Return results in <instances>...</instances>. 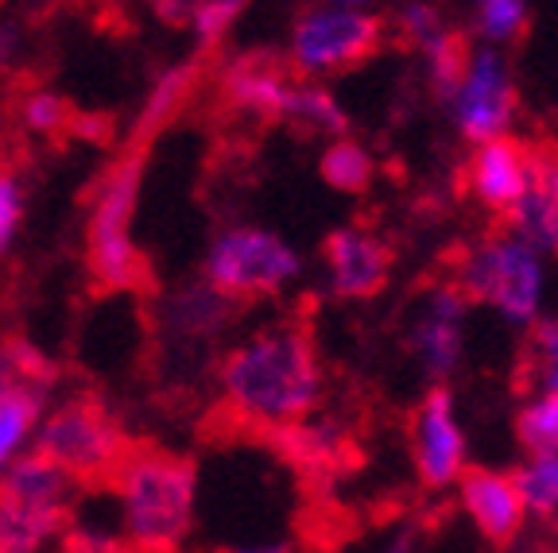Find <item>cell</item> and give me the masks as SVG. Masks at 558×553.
Wrapping results in <instances>:
<instances>
[{
	"instance_id": "cell-34",
	"label": "cell",
	"mask_w": 558,
	"mask_h": 553,
	"mask_svg": "<svg viewBox=\"0 0 558 553\" xmlns=\"http://www.w3.org/2000/svg\"><path fill=\"white\" fill-rule=\"evenodd\" d=\"M167 27H183L191 24V12H194V0H144Z\"/></svg>"
},
{
	"instance_id": "cell-26",
	"label": "cell",
	"mask_w": 558,
	"mask_h": 553,
	"mask_svg": "<svg viewBox=\"0 0 558 553\" xmlns=\"http://www.w3.org/2000/svg\"><path fill=\"white\" fill-rule=\"evenodd\" d=\"M515 438L532 453L558 445V391H543L532 407H523L515 418Z\"/></svg>"
},
{
	"instance_id": "cell-38",
	"label": "cell",
	"mask_w": 558,
	"mask_h": 553,
	"mask_svg": "<svg viewBox=\"0 0 558 553\" xmlns=\"http://www.w3.org/2000/svg\"><path fill=\"white\" fill-rule=\"evenodd\" d=\"M388 553H411V530H403V534L388 545Z\"/></svg>"
},
{
	"instance_id": "cell-14",
	"label": "cell",
	"mask_w": 558,
	"mask_h": 553,
	"mask_svg": "<svg viewBox=\"0 0 558 553\" xmlns=\"http://www.w3.org/2000/svg\"><path fill=\"white\" fill-rule=\"evenodd\" d=\"M330 286L341 298H376L392 275V251L365 229H333L326 236Z\"/></svg>"
},
{
	"instance_id": "cell-29",
	"label": "cell",
	"mask_w": 558,
	"mask_h": 553,
	"mask_svg": "<svg viewBox=\"0 0 558 553\" xmlns=\"http://www.w3.org/2000/svg\"><path fill=\"white\" fill-rule=\"evenodd\" d=\"M427 62H430V86H435V94L442 97V101H453V94H458V86H462V78H465V66H470L465 39L453 35L450 44L430 54Z\"/></svg>"
},
{
	"instance_id": "cell-10",
	"label": "cell",
	"mask_w": 558,
	"mask_h": 553,
	"mask_svg": "<svg viewBox=\"0 0 558 553\" xmlns=\"http://www.w3.org/2000/svg\"><path fill=\"white\" fill-rule=\"evenodd\" d=\"M264 441L279 457L288 460L306 484H333L349 468H357V450L341 426L333 422H283V426H268Z\"/></svg>"
},
{
	"instance_id": "cell-31",
	"label": "cell",
	"mask_w": 558,
	"mask_h": 553,
	"mask_svg": "<svg viewBox=\"0 0 558 553\" xmlns=\"http://www.w3.org/2000/svg\"><path fill=\"white\" fill-rule=\"evenodd\" d=\"M523 20H527L523 0H481V32L488 39H497V44L520 35Z\"/></svg>"
},
{
	"instance_id": "cell-35",
	"label": "cell",
	"mask_w": 558,
	"mask_h": 553,
	"mask_svg": "<svg viewBox=\"0 0 558 553\" xmlns=\"http://www.w3.org/2000/svg\"><path fill=\"white\" fill-rule=\"evenodd\" d=\"M12 54H16V32H12V27L4 24V20H0V70L9 66Z\"/></svg>"
},
{
	"instance_id": "cell-16",
	"label": "cell",
	"mask_w": 558,
	"mask_h": 553,
	"mask_svg": "<svg viewBox=\"0 0 558 553\" xmlns=\"http://www.w3.org/2000/svg\"><path fill=\"white\" fill-rule=\"evenodd\" d=\"M458 480H462V503L481 527V534L497 545L512 542L523 527V503L512 476L493 472V468H470Z\"/></svg>"
},
{
	"instance_id": "cell-1",
	"label": "cell",
	"mask_w": 558,
	"mask_h": 553,
	"mask_svg": "<svg viewBox=\"0 0 558 553\" xmlns=\"http://www.w3.org/2000/svg\"><path fill=\"white\" fill-rule=\"evenodd\" d=\"M221 388L229 410L256 430L299 422L323 391L311 333L303 325H276L233 348L221 364Z\"/></svg>"
},
{
	"instance_id": "cell-23",
	"label": "cell",
	"mask_w": 558,
	"mask_h": 553,
	"mask_svg": "<svg viewBox=\"0 0 558 553\" xmlns=\"http://www.w3.org/2000/svg\"><path fill=\"white\" fill-rule=\"evenodd\" d=\"M512 484H515V492H520L523 507L550 515V511L558 507V445L535 453L532 465L512 476Z\"/></svg>"
},
{
	"instance_id": "cell-24",
	"label": "cell",
	"mask_w": 558,
	"mask_h": 553,
	"mask_svg": "<svg viewBox=\"0 0 558 553\" xmlns=\"http://www.w3.org/2000/svg\"><path fill=\"white\" fill-rule=\"evenodd\" d=\"M0 372L20 383H32V388H44V391H51V383L59 380V368H54L51 356L24 337H9L0 345Z\"/></svg>"
},
{
	"instance_id": "cell-25",
	"label": "cell",
	"mask_w": 558,
	"mask_h": 553,
	"mask_svg": "<svg viewBox=\"0 0 558 553\" xmlns=\"http://www.w3.org/2000/svg\"><path fill=\"white\" fill-rule=\"evenodd\" d=\"M400 27H403V35H408L411 44L427 54V59L435 51H442V47L453 39V32L446 27L442 12H438L430 0H408V4H403V12H400Z\"/></svg>"
},
{
	"instance_id": "cell-15",
	"label": "cell",
	"mask_w": 558,
	"mask_h": 553,
	"mask_svg": "<svg viewBox=\"0 0 558 553\" xmlns=\"http://www.w3.org/2000/svg\"><path fill=\"white\" fill-rule=\"evenodd\" d=\"M465 294L458 286H438L430 294L427 310L418 314L411 329V348L423 360L430 376H450L458 356H462V325H465Z\"/></svg>"
},
{
	"instance_id": "cell-9",
	"label": "cell",
	"mask_w": 558,
	"mask_h": 553,
	"mask_svg": "<svg viewBox=\"0 0 558 553\" xmlns=\"http://www.w3.org/2000/svg\"><path fill=\"white\" fill-rule=\"evenodd\" d=\"M450 105L462 136L473 139V144H488V139L508 136V124L515 116V86L505 59L493 47L473 51L470 66H465V78Z\"/></svg>"
},
{
	"instance_id": "cell-22",
	"label": "cell",
	"mask_w": 558,
	"mask_h": 553,
	"mask_svg": "<svg viewBox=\"0 0 558 553\" xmlns=\"http://www.w3.org/2000/svg\"><path fill=\"white\" fill-rule=\"evenodd\" d=\"M318 171H323V179L330 182L333 191L361 194V191H368V182H373V156H368L361 144H353V139L341 136L323 151Z\"/></svg>"
},
{
	"instance_id": "cell-6",
	"label": "cell",
	"mask_w": 558,
	"mask_h": 553,
	"mask_svg": "<svg viewBox=\"0 0 558 553\" xmlns=\"http://www.w3.org/2000/svg\"><path fill=\"white\" fill-rule=\"evenodd\" d=\"M453 286L465 294V303H488L512 325H532L543 303L539 251H532L515 236L485 241L462 260Z\"/></svg>"
},
{
	"instance_id": "cell-17",
	"label": "cell",
	"mask_w": 558,
	"mask_h": 553,
	"mask_svg": "<svg viewBox=\"0 0 558 553\" xmlns=\"http://www.w3.org/2000/svg\"><path fill=\"white\" fill-rule=\"evenodd\" d=\"M527 171H532V147L512 136L488 139V144L477 147V156H473V171H470L473 194L488 209H505L508 213V206L523 194Z\"/></svg>"
},
{
	"instance_id": "cell-32",
	"label": "cell",
	"mask_w": 558,
	"mask_h": 553,
	"mask_svg": "<svg viewBox=\"0 0 558 553\" xmlns=\"http://www.w3.org/2000/svg\"><path fill=\"white\" fill-rule=\"evenodd\" d=\"M24 221V186L12 171H0V256L12 248Z\"/></svg>"
},
{
	"instance_id": "cell-4",
	"label": "cell",
	"mask_w": 558,
	"mask_h": 553,
	"mask_svg": "<svg viewBox=\"0 0 558 553\" xmlns=\"http://www.w3.org/2000/svg\"><path fill=\"white\" fill-rule=\"evenodd\" d=\"M132 445L136 441L129 438L121 418L97 395L66 398L35 438V453L51 460L62 476H70L74 488H109V492Z\"/></svg>"
},
{
	"instance_id": "cell-33",
	"label": "cell",
	"mask_w": 558,
	"mask_h": 553,
	"mask_svg": "<svg viewBox=\"0 0 558 553\" xmlns=\"http://www.w3.org/2000/svg\"><path fill=\"white\" fill-rule=\"evenodd\" d=\"M59 553H140V550L129 538H113V534H101V530H86V527H66L62 530Z\"/></svg>"
},
{
	"instance_id": "cell-3",
	"label": "cell",
	"mask_w": 558,
	"mask_h": 553,
	"mask_svg": "<svg viewBox=\"0 0 558 553\" xmlns=\"http://www.w3.org/2000/svg\"><path fill=\"white\" fill-rule=\"evenodd\" d=\"M148 147L132 144L121 159L105 167L94 186V206L86 221V260L97 291H140L148 286V263L132 244L140 182H144Z\"/></svg>"
},
{
	"instance_id": "cell-18",
	"label": "cell",
	"mask_w": 558,
	"mask_h": 553,
	"mask_svg": "<svg viewBox=\"0 0 558 553\" xmlns=\"http://www.w3.org/2000/svg\"><path fill=\"white\" fill-rule=\"evenodd\" d=\"M233 306H236L233 298H226V294L214 291V286L202 279V283L183 286V291H174L171 298H167L163 318L174 337L206 341L226 329V321L233 318Z\"/></svg>"
},
{
	"instance_id": "cell-2",
	"label": "cell",
	"mask_w": 558,
	"mask_h": 553,
	"mask_svg": "<svg viewBox=\"0 0 558 553\" xmlns=\"http://www.w3.org/2000/svg\"><path fill=\"white\" fill-rule=\"evenodd\" d=\"M194 460L136 441L117 472L113 492L124 500L129 542L140 553H179L194 515Z\"/></svg>"
},
{
	"instance_id": "cell-12",
	"label": "cell",
	"mask_w": 558,
	"mask_h": 553,
	"mask_svg": "<svg viewBox=\"0 0 558 553\" xmlns=\"http://www.w3.org/2000/svg\"><path fill=\"white\" fill-rule=\"evenodd\" d=\"M415 465L423 484L446 488L465 472V438L453 418V395L435 388L415 415Z\"/></svg>"
},
{
	"instance_id": "cell-21",
	"label": "cell",
	"mask_w": 558,
	"mask_h": 553,
	"mask_svg": "<svg viewBox=\"0 0 558 553\" xmlns=\"http://www.w3.org/2000/svg\"><path fill=\"white\" fill-rule=\"evenodd\" d=\"M283 121L299 124V128L314 132V136H338L341 139L349 132L345 109L333 101L330 89H318V86H291Z\"/></svg>"
},
{
	"instance_id": "cell-7",
	"label": "cell",
	"mask_w": 558,
	"mask_h": 553,
	"mask_svg": "<svg viewBox=\"0 0 558 553\" xmlns=\"http://www.w3.org/2000/svg\"><path fill=\"white\" fill-rule=\"evenodd\" d=\"M303 275V260L288 241L264 229H226L209 244L206 283L233 303L244 298H268Z\"/></svg>"
},
{
	"instance_id": "cell-13",
	"label": "cell",
	"mask_w": 558,
	"mask_h": 553,
	"mask_svg": "<svg viewBox=\"0 0 558 553\" xmlns=\"http://www.w3.org/2000/svg\"><path fill=\"white\" fill-rule=\"evenodd\" d=\"M508 225L532 251H558V147H532V171L508 206Z\"/></svg>"
},
{
	"instance_id": "cell-37",
	"label": "cell",
	"mask_w": 558,
	"mask_h": 553,
	"mask_svg": "<svg viewBox=\"0 0 558 553\" xmlns=\"http://www.w3.org/2000/svg\"><path fill=\"white\" fill-rule=\"evenodd\" d=\"M214 553H291L288 545H256V550H214Z\"/></svg>"
},
{
	"instance_id": "cell-30",
	"label": "cell",
	"mask_w": 558,
	"mask_h": 553,
	"mask_svg": "<svg viewBox=\"0 0 558 553\" xmlns=\"http://www.w3.org/2000/svg\"><path fill=\"white\" fill-rule=\"evenodd\" d=\"M532 368L543 391H558V318L539 321L532 333Z\"/></svg>"
},
{
	"instance_id": "cell-36",
	"label": "cell",
	"mask_w": 558,
	"mask_h": 553,
	"mask_svg": "<svg viewBox=\"0 0 558 553\" xmlns=\"http://www.w3.org/2000/svg\"><path fill=\"white\" fill-rule=\"evenodd\" d=\"M333 9H349V12H365L368 4H376V0H330Z\"/></svg>"
},
{
	"instance_id": "cell-19",
	"label": "cell",
	"mask_w": 558,
	"mask_h": 553,
	"mask_svg": "<svg viewBox=\"0 0 558 553\" xmlns=\"http://www.w3.org/2000/svg\"><path fill=\"white\" fill-rule=\"evenodd\" d=\"M198 78H202V59L179 62V66L163 70V74H159V82L151 86V94H148V101H144V109H140V116H136V128H132V144L148 147L151 139H156L159 132H163L167 124L174 121V116L183 113L186 101H191L194 89H198Z\"/></svg>"
},
{
	"instance_id": "cell-11",
	"label": "cell",
	"mask_w": 558,
	"mask_h": 553,
	"mask_svg": "<svg viewBox=\"0 0 558 553\" xmlns=\"http://www.w3.org/2000/svg\"><path fill=\"white\" fill-rule=\"evenodd\" d=\"M288 62L271 51H244L221 66V97L229 109L256 121H283L291 97Z\"/></svg>"
},
{
	"instance_id": "cell-20",
	"label": "cell",
	"mask_w": 558,
	"mask_h": 553,
	"mask_svg": "<svg viewBox=\"0 0 558 553\" xmlns=\"http://www.w3.org/2000/svg\"><path fill=\"white\" fill-rule=\"evenodd\" d=\"M44 398V388H32V383H20L0 372V472L16 460L20 445L27 441L32 426L39 422Z\"/></svg>"
},
{
	"instance_id": "cell-28",
	"label": "cell",
	"mask_w": 558,
	"mask_h": 553,
	"mask_svg": "<svg viewBox=\"0 0 558 553\" xmlns=\"http://www.w3.org/2000/svg\"><path fill=\"white\" fill-rule=\"evenodd\" d=\"M244 9H248V0H194L191 27H194V35H198L202 51L218 47L229 27L241 20Z\"/></svg>"
},
{
	"instance_id": "cell-27",
	"label": "cell",
	"mask_w": 558,
	"mask_h": 553,
	"mask_svg": "<svg viewBox=\"0 0 558 553\" xmlns=\"http://www.w3.org/2000/svg\"><path fill=\"white\" fill-rule=\"evenodd\" d=\"M20 121L32 132H39V136L59 139L66 128H74V109L59 94H51V89H35L20 105Z\"/></svg>"
},
{
	"instance_id": "cell-5",
	"label": "cell",
	"mask_w": 558,
	"mask_h": 553,
	"mask_svg": "<svg viewBox=\"0 0 558 553\" xmlns=\"http://www.w3.org/2000/svg\"><path fill=\"white\" fill-rule=\"evenodd\" d=\"M74 480L39 453L12 460L0 480V553H35L70 527Z\"/></svg>"
},
{
	"instance_id": "cell-8",
	"label": "cell",
	"mask_w": 558,
	"mask_h": 553,
	"mask_svg": "<svg viewBox=\"0 0 558 553\" xmlns=\"http://www.w3.org/2000/svg\"><path fill=\"white\" fill-rule=\"evenodd\" d=\"M384 24L373 12L349 9H314L291 32V66L299 74H330V70L357 66L376 51Z\"/></svg>"
}]
</instances>
